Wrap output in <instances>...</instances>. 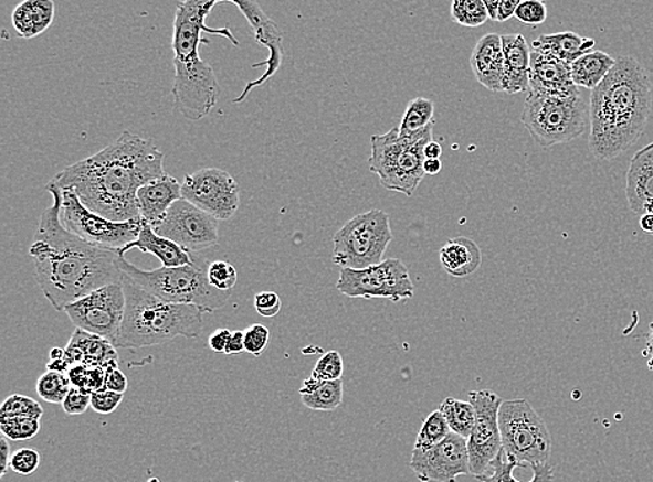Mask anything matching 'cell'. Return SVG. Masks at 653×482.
<instances>
[{"instance_id": "cell-11", "label": "cell", "mask_w": 653, "mask_h": 482, "mask_svg": "<svg viewBox=\"0 0 653 482\" xmlns=\"http://www.w3.org/2000/svg\"><path fill=\"white\" fill-rule=\"evenodd\" d=\"M53 184V182H52ZM61 218L63 226L77 237L99 248L122 250L138 238L143 219L112 222L89 211L73 191H62Z\"/></svg>"}, {"instance_id": "cell-42", "label": "cell", "mask_w": 653, "mask_h": 482, "mask_svg": "<svg viewBox=\"0 0 653 482\" xmlns=\"http://www.w3.org/2000/svg\"><path fill=\"white\" fill-rule=\"evenodd\" d=\"M41 464V454L35 449L21 448L12 453L10 459V470L14 471L15 474L31 475L39 470Z\"/></svg>"}, {"instance_id": "cell-18", "label": "cell", "mask_w": 653, "mask_h": 482, "mask_svg": "<svg viewBox=\"0 0 653 482\" xmlns=\"http://www.w3.org/2000/svg\"><path fill=\"white\" fill-rule=\"evenodd\" d=\"M227 3L234 4V7L239 8L240 12L247 19L251 29H253L255 40L260 42L261 46L270 51V57L265 62L253 64L254 68L265 66V73L260 78L245 85L243 93L233 100V104L239 105L243 104L245 98L254 89L270 82L280 72L283 62V34L280 26H277L270 15L265 14L259 3L249 2V0H243V2H234L232 0V2Z\"/></svg>"}, {"instance_id": "cell-15", "label": "cell", "mask_w": 653, "mask_h": 482, "mask_svg": "<svg viewBox=\"0 0 653 482\" xmlns=\"http://www.w3.org/2000/svg\"><path fill=\"white\" fill-rule=\"evenodd\" d=\"M181 196L221 222L230 219L240 207V186L222 169L207 168L187 174L181 182Z\"/></svg>"}, {"instance_id": "cell-39", "label": "cell", "mask_w": 653, "mask_h": 482, "mask_svg": "<svg viewBox=\"0 0 653 482\" xmlns=\"http://www.w3.org/2000/svg\"><path fill=\"white\" fill-rule=\"evenodd\" d=\"M208 281L218 291L233 292V288L238 283V270L227 260L212 261L208 267Z\"/></svg>"}, {"instance_id": "cell-45", "label": "cell", "mask_w": 653, "mask_h": 482, "mask_svg": "<svg viewBox=\"0 0 653 482\" xmlns=\"http://www.w3.org/2000/svg\"><path fill=\"white\" fill-rule=\"evenodd\" d=\"M254 308L262 318H275L282 309L280 294L272 291H262L255 294Z\"/></svg>"}, {"instance_id": "cell-49", "label": "cell", "mask_w": 653, "mask_h": 482, "mask_svg": "<svg viewBox=\"0 0 653 482\" xmlns=\"http://www.w3.org/2000/svg\"><path fill=\"white\" fill-rule=\"evenodd\" d=\"M244 351V331H232L224 355H240V353H243Z\"/></svg>"}, {"instance_id": "cell-2", "label": "cell", "mask_w": 653, "mask_h": 482, "mask_svg": "<svg viewBox=\"0 0 653 482\" xmlns=\"http://www.w3.org/2000/svg\"><path fill=\"white\" fill-rule=\"evenodd\" d=\"M52 206L41 214L30 246L36 282L57 312L91 292L122 282L120 250L99 248L63 226L61 190L48 182Z\"/></svg>"}, {"instance_id": "cell-55", "label": "cell", "mask_w": 653, "mask_h": 482, "mask_svg": "<svg viewBox=\"0 0 653 482\" xmlns=\"http://www.w3.org/2000/svg\"><path fill=\"white\" fill-rule=\"evenodd\" d=\"M640 227L642 232L653 235V214H642L640 218Z\"/></svg>"}, {"instance_id": "cell-50", "label": "cell", "mask_w": 653, "mask_h": 482, "mask_svg": "<svg viewBox=\"0 0 653 482\" xmlns=\"http://www.w3.org/2000/svg\"><path fill=\"white\" fill-rule=\"evenodd\" d=\"M520 0H501L499 12H497L496 23H505L516 14V9Z\"/></svg>"}, {"instance_id": "cell-19", "label": "cell", "mask_w": 653, "mask_h": 482, "mask_svg": "<svg viewBox=\"0 0 653 482\" xmlns=\"http://www.w3.org/2000/svg\"><path fill=\"white\" fill-rule=\"evenodd\" d=\"M529 93L569 98L581 90L572 83L569 64L546 53L531 51Z\"/></svg>"}, {"instance_id": "cell-27", "label": "cell", "mask_w": 653, "mask_h": 482, "mask_svg": "<svg viewBox=\"0 0 653 482\" xmlns=\"http://www.w3.org/2000/svg\"><path fill=\"white\" fill-rule=\"evenodd\" d=\"M55 13L53 0H24L13 10V29L20 39H35L50 29Z\"/></svg>"}, {"instance_id": "cell-13", "label": "cell", "mask_w": 653, "mask_h": 482, "mask_svg": "<svg viewBox=\"0 0 653 482\" xmlns=\"http://www.w3.org/2000/svg\"><path fill=\"white\" fill-rule=\"evenodd\" d=\"M64 312L76 329L101 336L115 346L126 313L125 289L122 282L102 287L69 304Z\"/></svg>"}, {"instance_id": "cell-1", "label": "cell", "mask_w": 653, "mask_h": 482, "mask_svg": "<svg viewBox=\"0 0 653 482\" xmlns=\"http://www.w3.org/2000/svg\"><path fill=\"white\" fill-rule=\"evenodd\" d=\"M165 153L152 141L123 131L122 136L80 162L69 165L51 182L73 191L85 206L112 222L140 218L137 192L148 182L162 179Z\"/></svg>"}, {"instance_id": "cell-16", "label": "cell", "mask_w": 653, "mask_h": 482, "mask_svg": "<svg viewBox=\"0 0 653 482\" xmlns=\"http://www.w3.org/2000/svg\"><path fill=\"white\" fill-rule=\"evenodd\" d=\"M154 229L190 254L212 248L219 240V219L186 200L176 202Z\"/></svg>"}, {"instance_id": "cell-14", "label": "cell", "mask_w": 653, "mask_h": 482, "mask_svg": "<svg viewBox=\"0 0 653 482\" xmlns=\"http://www.w3.org/2000/svg\"><path fill=\"white\" fill-rule=\"evenodd\" d=\"M468 399L475 409V425L467 439L470 471L480 480L489 473L492 463L503 451L499 428L503 399L488 389L473 390Z\"/></svg>"}, {"instance_id": "cell-5", "label": "cell", "mask_w": 653, "mask_h": 482, "mask_svg": "<svg viewBox=\"0 0 653 482\" xmlns=\"http://www.w3.org/2000/svg\"><path fill=\"white\" fill-rule=\"evenodd\" d=\"M122 286L126 293V313L116 347L137 350L162 345L178 336L194 340L201 335V309L166 302L138 286L125 272Z\"/></svg>"}, {"instance_id": "cell-25", "label": "cell", "mask_w": 653, "mask_h": 482, "mask_svg": "<svg viewBox=\"0 0 653 482\" xmlns=\"http://www.w3.org/2000/svg\"><path fill=\"white\" fill-rule=\"evenodd\" d=\"M131 249H138L143 254L158 257L162 267H181L192 264V254L190 251L181 248L178 244L171 243L168 238L160 237L159 234L155 233L154 227L147 223L143 224L138 238L127 245L126 248H123L120 254L125 256Z\"/></svg>"}, {"instance_id": "cell-40", "label": "cell", "mask_w": 653, "mask_h": 482, "mask_svg": "<svg viewBox=\"0 0 653 482\" xmlns=\"http://www.w3.org/2000/svg\"><path fill=\"white\" fill-rule=\"evenodd\" d=\"M343 372H345V364H343L340 353L330 351L326 352L315 364L312 376L320 382H337V379H341Z\"/></svg>"}, {"instance_id": "cell-6", "label": "cell", "mask_w": 653, "mask_h": 482, "mask_svg": "<svg viewBox=\"0 0 653 482\" xmlns=\"http://www.w3.org/2000/svg\"><path fill=\"white\" fill-rule=\"evenodd\" d=\"M210 261L198 254H192V264L181 267H159L157 270H141L120 257L119 266L126 276L138 286L147 289L164 301L176 304H189L212 313L223 309L232 292H222L208 281Z\"/></svg>"}, {"instance_id": "cell-46", "label": "cell", "mask_w": 653, "mask_h": 482, "mask_svg": "<svg viewBox=\"0 0 653 482\" xmlns=\"http://www.w3.org/2000/svg\"><path fill=\"white\" fill-rule=\"evenodd\" d=\"M64 414L69 416L84 415L91 406V394L83 389L72 387L66 399L63 400Z\"/></svg>"}, {"instance_id": "cell-48", "label": "cell", "mask_w": 653, "mask_h": 482, "mask_svg": "<svg viewBox=\"0 0 653 482\" xmlns=\"http://www.w3.org/2000/svg\"><path fill=\"white\" fill-rule=\"evenodd\" d=\"M230 335H232V331L227 329H219L215 332H212L210 339H208V345H210L211 351L224 353V351H227Z\"/></svg>"}, {"instance_id": "cell-43", "label": "cell", "mask_w": 653, "mask_h": 482, "mask_svg": "<svg viewBox=\"0 0 653 482\" xmlns=\"http://www.w3.org/2000/svg\"><path fill=\"white\" fill-rule=\"evenodd\" d=\"M270 340L271 332L265 325H250L249 329L244 331L245 352L259 357L261 356V353L266 350L267 345H270Z\"/></svg>"}, {"instance_id": "cell-54", "label": "cell", "mask_w": 653, "mask_h": 482, "mask_svg": "<svg viewBox=\"0 0 653 482\" xmlns=\"http://www.w3.org/2000/svg\"><path fill=\"white\" fill-rule=\"evenodd\" d=\"M486 12L489 14V19L497 21V12H499L501 0H484Z\"/></svg>"}, {"instance_id": "cell-47", "label": "cell", "mask_w": 653, "mask_h": 482, "mask_svg": "<svg viewBox=\"0 0 653 482\" xmlns=\"http://www.w3.org/2000/svg\"><path fill=\"white\" fill-rule=\"evenodd\" d=\"M128 387L126 374L120 372L119 366L105 368V389L112 393L125 395Z\"/></svg>"}, {"instance_id": "cell-30", "label": "cell", "mask_w": 653, "mask_h": 482, "mask_svg": "<svg viewBox=\"0 0 653 482\" xmlns=\"http://www.w3.org/2000/svg\"><path fill=\"white\" fill-rule=\"evenodd\" d=\"M439 411L453 433L464 439L470 438L475 425V409L470 401L446 398L439 406Z\"/></svg>"}, {"instance_id": "cell-8", "label": "cell", "mask_w": 653, "mask_h": 482, "mask_svg": "<svg viewBox=\"0 0 653 482\" xmlns=\"http://www.w3.org/2000/svg\"><path fill=\"white\" fill-rule=\"evenodd\" d=\"M522 121L539 147L552 148L586 132L590 122V101L581 93L569 98L529 93Z\"/></svg>"}, {"instance_id": "cell-44", "label": "cell", "mask_w": 653, "mask_h": 482, "mask_svg": "<svg viewBox=\"0 0 653 482\" xmlns=\"http://www.w3.org/2000/svg\"><path fill=\"white\" fill-rule=\"evenodd\" d=\"M125 395L112 393L109 389H101L91 395V407L101 415H110L120 406Z\"/></svg>"}, {"instance_id": "cell-7", "label": "cell", "mask_w": 653, "mask_h": 482, "mask_svg": "<svg viewBox=\"0 0 653 482\" xmlns=\"http://www.w3.org/2000/svg\"><path fill=\"white\" fill-rule=\"evenodd\" d=\"M433 125L424 131L401 136L399 127L371 137L368 165L385 190L412 196L424 180V149L432 139Z\"/></svg>"}, {"instance_id": "cell-10", "label": "cell", "mask_w": 653, "mask_h": 482, "mask_svg": "<svg viewBox=\"0 0 653 482\" xmlns=\"http://www.w3.org/2000/svg\"><path fill=\"white\" fill-rule=\"evenodd\" d=\"M502 448L520 465L549 463L552 438L543 417L527 399L503 400L499 409Z\"/></svg>"}, {"instance_id": "cell-34", "label": "cell", "mask_w": 653, "mask_h": 482, "mask_svg": "<svg viewBox=\"0 0 653 482\" xmlns=\"http://www.w3.org/2000/svg\"><path fill=\"white\" fill-rule=\"evenodd\" d=\"M451 433V428H449L447 421L444 420L441 411L439 409L432 411L421 427L419 437L415 439L414 449L415 451H428V449L444 441Z\"/></svg>"}, {"instance_id": "cell-22", "label": "cell", "mask_w": 653, "mask_h": 482, "mask_svg": "<svg viewBox=\"0 0 653 482\" xmlns=\"http://www.w3.org/2000/svg\"><path fill=\"white\" fill-rule=\"evenodd\" d=\"M503 93H526L529 88L531 51L522 34L502 35Z\"/></svg>"}, {"instance_id": "cell-17", "label": "cell", "mask_w": 653, "mask_h": 482, "mask_svg": "<svg viewBox=\"0 0 653 482\" xmlns=\"http://www.w3.org/2000/svg\"><path fill=\"white\" fill-rule=\"evenodd\" d=\"M410 469L421 482H456L470 475L467 439L451 433L428 451L412 449Z\"/></svg>"}, {"instance_id": "cell-52", "label": "cell", "mask_w": 653, "mask_h": 482, "mask_svg": "<svg viewBox=\"0 0 653 482\" xmlns=\"http://www.w3.org/2000/svg\"><path fill=\"white\" fill-rule=\"evenodd\" d=\"M443 153L442 144L431 141L424 149L425 159H441Z\"/></svg>"}, {"instance_id": "cell-32", "label": "cell", "mask_w": 653, "mask_h": 482, "mask_svg": "<svg viewBox=\"0 0 653 482\" xmlns=\"http://www.w3.org/2000/svg\"><path fill=\"white\" fill-rule=\"evenodd\" d=\"M433 115H435V105L431 99H412L401 117L399 126L401 136H412V133L424 131L425 128L433 125Z\"/></svg>"}, {"instance_id": "cell-28", "label": "cell", "mask_w": 653, "mask_h": 482, "mask_svg": "<svg viewBox=\"0 0 653 482\" xmlns=\"http://www.w3.org/2000/svg\"><path fill=\"white\" fill-rule=\"evenodd\" d=\"M596 45V40L581 36L577 32L565 31L539 36L531 46L533 51L546 53L571 66L577 58L592 52Z\"/></svg>"}, {"instance_id": "cell-35", "label": "cell", "mask_w": 653, "mask_h": 482, "mask_svg": "<svg viewBox=\"0 0 653 482\" xmlns=\"http://www.w3.org/2000/svg\"><path fill=\"white\" fill-rule=\"evenodd\" d=\"M71 389L72 383L67 374L59 372H46L36 383V394L48 404H63Z\"/></svg>"}, {"instance_id": "cell-36", "label": "cell", "mask_w": 653, "mask_h": 482, "mask_svg": "<svg viewBox=\"0 0 653 482\" xmlns=\"http://www.w3.org/2000/svg\"><path fill=\"white\" fill-rule=\"evenodd\" d=\"M451 14L457 24L468 29L484 25L489 19L484 0H454Z\"/></svg>"}, {"instance_id": "cell-3", "label": "cell", "mask_w": 653, "mask_h": 482, "mask_svg": "<svg viewBox=\"0 0 653 482\" xmlns=\"http://www.w3.org/2000/svg\"><path fill=\"white\" fill-rule=\"evenodd\" d=\"M651 74L634 56L615 58L612 72L591 90L590 151L599 160H613L639 141L650 119Z\"/></svg>"}, {"instance_id": "cell-57", "label": "cell", "mask_w": 653, "mask_h": 482, "mask_svg": "<svg viewBox=\"0 0 653 482\" xmlns=\"http://www.w3.org/2000/svg\"><path fill=\"white\" fill-rule=\"evenodd\" d=\"M63 357H64V351L59 350V347H53V350L51 351V361H59V358H63Z\"/></svg>"}, {"instance_id": "cell-12", "label": "cell", "mask_w": 653, "mask_h": 482, "mask_svg": "<svg viewBox=\"0 0 653 482\" xmlns=\"http://www.w3.org/2000/svg\"><path fill=\"white\" fill-rule=\"evenodd\" d=\"M336 288L347 298L389 299L394 303L415 293L409 269L400 259L383 260L364 270L340 269Z\"/></svg>"}, {"instance_id": "cell-29", "label": "cell", "mask_w": 653, "mask_h": 482, "mask_svg": "<svg viewBox=\"0 0 653 482\" xmlns=\"http://www.w3.org/2000/svg\"><path fill=\"white\" fill-rule=\"evenodd\" d=\"M615 58L607 52L592 51L577 58L570 66L571 79L577 88L596 89L614 67Z\"/></svg>"}, {"instance_id": "cell-41", "label": "cell", "mask_w": 653, "mask_h": 482, "mask_svg": "<svg viewBox=\"0 0 653 482\" xmlns=\"http://www.w3.org/2000/svg\"><path fill=\"white\" fill-rule=\"evenodd\" d=\"M514 15L523 24L540 25L548 19V8L540 0H522Z\"/></svg>"}, {"instance_id": "cell-4", "label": "cell", "mask_w": 653, "mask_h": 482, "mask_svg": "<svg viewBox=\"0 0 653 482\" xmlns=\"http://www.w3.org/2000/svg\"><path fill=\"white\" fill-rule=\"evenodd\" d=\"M221 2H202V0H185L178 3L176 10L173 39L171 50L175 58V83L171 95H173L175 107L187 120L200 121L211 114L221 96L217 74L210 63L202 61L200 55L201 44H210V41L202 39V32L211 35L222 36L234 46L239 41L233 32L223 29H210L207 25V18L212 9Z\"/></svg>"}, {"instance_id": "cell-26", "label": "cell", "mask_w": 653, "mask_h": 482, "mask_svg": "<svg viewBox=\"0 0 653 482\" xmlns=\"http://www.w3.org/2000/svg\"><path fill=\"white\" fill-rule=\"evenodd\" d=\"M439 260L449 276L464 278L474 275L483 264V251L475 240L456 237L449 239L439 251Z\"/></svg>"}, {"instance_id": "cell-20", "label": "cell", "mask_w": 653, "mask_h": 482, "mask_svg": "<svg viewBox=\"0 0 653 482\" xmlns=\"http://www.w3.org/2000/svg\"><path fill=\"white\" fill-rule=\"evenodd\" d=\"M631 212L653 214V142L640 149L630 160L628 182H625Z\"/></svg>"}, {"instance_id": "cell-51", "label": "cell", "mask_w": 653, "mask_h": 482, "mask_svg": "<svg viewBox=\"0 0 653 482\" xmlns=\"http://www.w3.org/2000/svg\"><path fill=\"white\" fill-rule=\"evenodd\" d=\"M0 457H2V463H0V469H2V476H4L7 475L8 470L10 469V459H12V454H10L8 438L4 436L0 438Z\"/></svg>"}, {"instance_id": "cell-24", "label": "cell", "mask_w": 653, "mask_h": 482, "mask_svg": "<svg viewBox=\"0 0 653 482\" xmlns=\"http://www.w3.org/2000/svg\"><path fill=\"white\" fill-rule=\"evenodd\" d=\"M64 358L71 367L84 364L106 368L117 366L119 361L116 347L109 341L80 329L74 330L71 342L64 350Z\"/></svg>"}, {"instance_id": "cell-53", "label": "cell", "mask_w": 653, "mask_h": 482, "mask_svg": "<svg viewBox=\"0 0 653 482\" xmlns=\"http://www.w3.org/2000/svg\"><path fill=\"white\" fill-rule=\"evenodd\" d=\"M442 171L441 159H425L424 173L428 175H436Z\"/></svg>"}, {"instance_id": "cell-56", "label": "cell", "mask_w": 653, "mask_h": 482, "mask_svg": "<svg viewBox=\"0 0 653 482\" xmlns=\"http://www.w3.org/2000/svg\"><path fill=\"white\" fill-rule=\"evenodd\" d=\"M642 355L653 358V323L650 326V334L646 339V347L642 351Z\"/></svg>"}, {"instance_id": "cell-38", "label": "cell", "mask_w": 653, "mask_h": 482, "mask_svg": "<svg viewBox=\"0 0 653 482\" xmlns=\"http://www.w3.org/2000/svg\"><path fill=\"white\" fill-rule=\"evenodd\" d=\"M41 430V420L31 419V417H9L0 419V431L2 436L12 441H29V439L39 436Z\"/></svg>"}, {"instance_id": "cell-33", "label": "cell", "mask_w": 653, "mask_h": 482, "mask_svg": "<svg viewBox=\"0 0 653 482\" xmlns=\"http://www.w3.org/2000/svg\"><path fill=\"white\" fill-rule=\"evenodd\" d=\"M305 407L315 411H334L343 401V382H320L313 393L302 395Z\"/></svg>"}, {"instance_id": "cell-58", "label": "cell", "mask_w": 653, "mask_h": 482, "mask_svg": "<svg viewBox=\"0 0 653 482\" xmlns=\"http://www.w3.org/2000/svg\"><path fill=\"white\" fill-rule=\"evenodd\" d=\"M148 482H160L159 479H151Z\"/></svg>"}, {"instance_id": "cell-37", "label": "cell", "mask_w": 653, "mask_h": 482, "mask_svg": "<svg viewBox=\"0 0 653 482\" xmlns=\"http://www.w3.org/2000/svg\"><path fill=\"white\" fill-rule=\"evenodd\" d=\"M44 409L39 401L29 398L24 395H10L4 399L0 406V419H9V417H31V419H42Z\"/></svg>"}, {"instance_id": "cell-9", "label": "cell", "mask_w": 653, "mask_h": 482, "mask_svg": "<svg viewBox=\"0 0 653 482\" xmlns=\"http://www.w3.org/2000/svg\"><path fill=\"white\" fill-rule=\"evenodd\" d=\"M392 240L387 212L372 208L357 214L334 235V264L351 270L377 266L382 264Z\"/></svg>"}, {"instance_id": "cell-23", "label": "cell", "mask_w": 653, "mask_h": 482, "mask_svg": "<svg viewBox=\"0 0 653 482\" xmlns=\"http://www.w3.org/2000/svg\"><path fill=\"white\" fill-rule=\"evenodd\" d=\"M471 68L478 82L492 93H503V45L502 35L486 34L476 42L470 57Z\"/></svg>"}, {"instance_id": "cell-21", "label": "cell", "mask_w": 653, "mask_h": 482, "mask_svg": "<svg viewBox=\"0 0 653 482\" xmlns=\"http://www.w3.org/2000/svg\"><path fill=\"white\" fill-rule=\"evenodd\" d=\"M183 200L181 184L173 176L148 182L137 192V206L140 218L151 227H157L176 202Z\"/></svg>"}, {"instance_id": "cell-31", "label": "cell", "mask_w": 653, "mask_h": 482, "mask_svg": "<svg viewBox=\"0 0 653 482\" xmlns=\"http://www.w3.org/2000/svg\"><path fill=\"white\" fill-rule=\"evenodd\" d=\"M503 451L497 457L494 463H492V473L486 474L480 482H520L514 479V469L522 468L520 464L514 462V460L503 459ZM533 468V479L528 482H554L555 469L550 463L535 464Z\"/></svg>"}]
</instances>
